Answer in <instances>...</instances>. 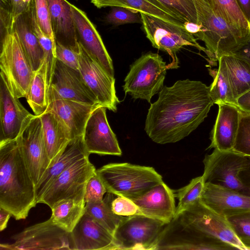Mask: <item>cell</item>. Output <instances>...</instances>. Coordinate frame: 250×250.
Instances as JSON below:
<instances>
[{
    "label": "cell",
    "instance_id": "cell-18",
    "mask_svg": "<svg viewBox=\"0 0 250 250\" xmlns=\"http://www.w3.org/2000/svg\"><path fill=\"white\" fill-rule=\"evenodd\" d=\"M31 114L11 93L3 76L0 80V143L18 138L25 120Z\"/></svg>",
    "mask_w": 250,
    "mask_h": 250
},
{
    "label": "cell",
    "instance_id": "cell-33",
    "mask_svg": "<svg viewBox=\"0 0 250 250\" xmlns=\"http://www.w3.org/2000/svg\"><path fill=\"white\" fill-rule=\"evenodd\" d=\"M107 193L101 201L86 203L84 212L91 216L113 236L116 229L126 217L114 213L110 204L113 194Z\"/></svg>",
    "mask_w": 250,
    "mask_h": 250
},
{
    "label": "cell",
    "instance_id": "cell-11",
    "mask_svg": "<svg viewBox=\"0 0 250 250\" xmlns=\"http://www.w3.org/2000/svg\"><path fill=\"white\" fill-rule=\"evenodd\" d=\"M167 224L142 214L126 217L113 234L117 250H155Z\"/></svg>",
    "mask_w": 250,
    "mask_h": 250
},
{
    "label": "cell",
    "instance_id": "cell-28",
    "mask_svg": "<svg viewBox=\"0 0 250 250\" xmlns=\"http://www.w3.org/2000/svg\"><path fill=\"white\" fill-rule=\"evenodd\" d=\"M91 2L98 8L108 6L124 7L177 25L184 26L185 22L159 0H91Z\"/></svg>",
    "mask_w": 250,
    "mask_h": 250
},
{
    "label": "cell",
    "instance_id": "cell-30",
    "mask_svg": "<svg viewBox=\"0 0 250 250\" xmlns=\"http://www.w3.org/2000/svg\"><path fill=\"white\" fill-rule=\"evenodd\" d=\"M218 61L217 69L208 68L209 73L213 78V82L209 86L210 96L214 104L223 103L236 105V99L223 56Z\"/></svg>",
    "mask_w": 250,
    "mask_h": 250
},
{
    "label": "cell",
    "instance_id": "cell-12",
    "mask_svg": "<svg viewBox=\"0 0 250 250\" xmlns=\"http://www.w3.org/2000/svg\"><path fill=\"white\" fill-rule=\"evenodd\" d=\"M96 170L88 157L78 161L58 177L39 203L47 205L51 209L63 200L84 201L86 183Z\"/></svg>",
    "mask_w": 250,
    "mask_h": 250
},
{
    "label": "cell",
    "instance_id": "cell-50",
    "mask_svg": "<svg viewBox=\"0 0 250 250\" xmlns=\"http://www.w3.org/2000/svg\"><path fill=\"white\" fill-rule=\"evenodd\" d=\"M235 54L250 62V40Z\"/></svg>",
    "mask_w": 250,
    "mask_h": 250
},
{
    "label": "cell",
    "instance_id": "cell-35",
    "mask_svg": "<svg viewBox=\"0 0 250 250\" xmlns=\"http://www.w3.org/2000/svg\"><path fill=\"white\" fill-rule=\"evenodd\" d=\"M25 98L35 115L40 116L46 110L49 96L41 67L35 72Z\"/></svg>",
    "mask_w": 250,
    "mask_h": 250
},
{
    "label": "cell",
    "instance_id": "cell-24",
    "mask_svg": "<svg viewBox=\"0 0 250 250\" xmlns=\"http://www.w3.org/2000/svg\"><path fill=\"white\" fill-rule=\"evenodd\" d=\"M89 156L83 135L70 140L36 185L35 193L37 203H39L48 188L61 173L78 161L89 157Z\"/></svg>",
    "mask_w": 250,
    "mask_h": 250
},
{
    "label": "cell",
    "instance_id": "cell-19",
    "mask_svg": "<svg viewBox=\"0 0 250 250\" xmlns=\"http://www.w3.org/2000/svg\"><path fill=\"white\" fill-rule=\"evenodd\" d=\"M174 199L173 190L163 181L130 200L138 207L142 215L168 224L175 215Z\"/></svg>",
    "mask_w": 250,
    "mask_h": 250
},
{
    "label": "cell",
    "instance_id": "cell-23",
    "mask_svg": "<svg viewBox=\"0 0 250 250\" xmlns=\"http://www.w3.org/2000/svg\"><path fill=\"white\" fill-rule=\"evenodd\" d=\"M200 200L225 217L250 211V195L212 184H205Z\"/></svg>",
    "mask_w": 250,
    "mask_h": 250
},
{
    "label": "cell",
    "instance_id": "cell-44",
    "mask_svg": "<svg viewBox=\"0 0 250 250\" xmlns=\"http://www.w3.org/2000/svg\"><path fill=\"white\" fill-rule=\"evenodd\" d=\"M79 50H76L56 42L55 56L57 60L65 65L78 71L79 69Z\"/></svg>",
    "mask_w": 250,
    "mask_h": 250
},
{
    "label": "cell",
    "instance_id": "cell-10",
    "mask_svg": "<svg viewBox=\"0 0 250 250\" xmlns=\"http://www.w3.org/2000/svg\"><path fill=\"white\" fill-rule=\"evenodd\" d=\"M11 244H1L0 250H73L70 232L55 224L51 218L25 228L12 237Z\"/></svg>",
    "mask_w": 250,
    "mask_h": 250
},
{
    "label": "cell",
    "instance_id": "cell-16",
    "mask_svg": "<svg viewBox=\"0 0 250 250\" xmlns=\"http://www.w3.org/2000/svg\"><path fill=\"white\" fill-rule=\"evenodd\" d=\"M155 250H234L220 241L202 236L182 225L176 219L164 228Z\"/></svg>",
    "mask_w": 250,
    "mask_h": 250
},
{
    "label": "cell",
    "instance_id": "cell-52",
    "mask_svg": "<svg viewBox=\"0 0 250 250\" xmlns=\"http://www.w3.org/2000/svg\"><path fill=\"white\" fill-rule=\"evenodd\" d=\"M0 5L10 8V0H0Z\"/></svg>",
    "mask_w": 250,
    "mask_h": 250
},
{
    "label": "cell",
    "instance_id": "cell-42",
    "mask_svg": "<svg viewBox=\"0 0 250 250\" xmlns=\"http://www.w3.org/2000/svg\"><path fill=\"white\" fill-rule=\"evenodd\" d=\"M113 195V194L110 204L114 213L123 217L141 214L138 207L131 200L120 196L114 198Z\"/></svg>",
    "mask_w": 250,
    "mask_h": 250
},
{
    "label": "cell",
    "instance_id": "cell-48",
    "mask_svg": "<svg viewBox=\"0 0 250 250\" xmlns=\"http://www.w3.org/2000/svg\"><path fill=\"white\" fill-rule=\"evenodd\" d=\"M12 216L8 211L0 208V230H3L7 226L8 222Z\"/></svg>",
    "mask_w": 250,
    "mask_h": 250
},
{
    "label": "cell",
    "instance_id": "cell-22",
    "mask_svg": "<svg viewBox=\"0 0 250 250\" xmlns=\"http://www.w3.org/2000/svg\"><path fill=\"white\" fill-rule=\"evenodd\" d=\"M70 234L73 250H117L113 235L85 212Z\"/></svg>",
    "mask_w": 250,
    "mask_h": 250
},
{
    "label": "cell",
    "instance_id": "cell-1",
    "mask_svg": "<svg viewBox=\"0 0 250 250\" xmlns=\"http://www.w3.org/2000/svg\"><path fill=\"white\" fill-rule=\"evenodd\" d=\"M213 104L209 86L200 81L179 80L164 86L150 104L145 130L156 143H176L198 127Z\"/></svg>",
    "mask_w": 250,
    "mask_h": 250
},
{
    "label": "cell",
    "instance_id": "cell-49",
    "mask_svg": "<svg viewBox=\"0 0 250 250\" xmlns=\"http://www.w3.org/2000/svg\"><path fill=\"white\" fill-rule=\"evenodd\" d=\"M241 10L250 22V0H236Z\"/></svg>",
    "mask_w": 250,
    "mask_h": 250
},
{
    "label": "cell",
    "instance_id": "cell-14",
    "mask_svg": "<svg viewBox=\"0 0 250 250\" xmlns=\"http://www.w3.org/2000/svg\"><path fill=\"white\" fill-rule=\"evenodd\" d=\"M79 71L99 104L113 112L120 101L117 97L115 79L107 74L79 42Z\"/></svg>",
    "mask_w": 250,
    "mask_h": 250
},
{
    "label": "cell",
    "instance_id": "cell-6",
    "mask_svg": "<svg viewBox=\"0 0 250 250\" xmlns=\"http://www.w3.org/2000/svg\"><path fill=\"white\" fill-rule=\"evenodd\" d=\"M174 218L201 236L223 242L234 250H248L226 217L205 205L200 200Z\"/></svg>",
    "mask_w": 250,
    "mask_h": 250
},
{
    "label": "cell",
    "instance_id": "cell-40",
    "mask_svg": "<svg viewBox=\"0 0 250 250\" xmlns=\"http://www.w3.org/2000/svg\"><path fill=\"white\" fill-rule=\"evenodd\" d=\"M106 21L115 26L127 23H142L140 14L121 7H113L105 17Z\"/></svg>",
    "mask_w": 250,
    "mask_h": 250
},
{
    "label": "cell",
    "instance_id": "cell-17",
    "mask_svg": "<svg viewBox=\"0 0 250 250\" xmlns=\"http://www.w3.org/2000/svg\"><path fill=\"white\" fill-rule=\"evenodd\" d=\"M71 10L78 42L107 74L114 77L112 60L95 26L83 11L72 4Z\"/></svg>",
    "mask_w": 250,
    "mask_h": 250
},
{
    "label": "cell",
    "instance_id": "cell-36",
    "mask_svg": "<svg viewBox=\"0 0 250 250\" xmlns=\"http://www.w3.org/2000/svg\"><path fill=\"white\" fill-rule=\"evenodd\" d=\"M204 186L205 183L202 175L192 179L187 186L173 190L175 197L179 200L175 217L200 200Z\"/></svg>",
    "mask_w": 250,
    "mask_h": 250
},
{
    "label": "cell",
    "instance_id": "cell-34",
    "mask_svg": "<svg viewBox=\"0 0 250 250\" xmlns=\"http://www.w3.org/2000/svg\"><path fill=\"white\" fill-rule=\"evenodd\" d=\"M227 23L242 38L250 40V22L236 0H212Z\"/></svg>",
    "mask_w": 250,
    "mask_h": 250
},
{
    "label": "cell",
    "instance_id": "cell-3",
    "mask_svg": "<svg viewBox=\"0 0 250 250\" xmlns=\"http://www.w3.org/2000/svg\"><path fill=\"white\" fill-rule=\"evenodd\" d=\"M193 0L197 23L202 28L195 37L205 43L212 65L222 56L235 54L248 42L227 23L212 0Z\"/></svg>",
    "mask_w": 250,
    "mask_h": 250
},
{
    "label": "cell",
    "instance_id": "cell-5",
    "mask_svg": "<svg viewBox=\"0 0 250 250\" xmlns=\"http://www.w3.org/2000/svg\"><path fill=\"white\" fill-rule=\"evenodd\" d=\"M169 69H172L171 65L167 64L157 53L149 52L142 55L130 65L125 79V95L150 103L164 87L167 70Z\"/></svg>",
    "mask_w": 250,
    "mask_h": 250
},
{
    "label": "cell",
    "instance_id": "cell-37",
    "mask_svg": "<svg viewBox=\"0 0 250 250\" xmlns=\"http://www.w3.org/2000/svg\"><path fill=\"white\" fill-rule=\"evenodd\" d=\"M239 239L250 250V211L226 216Z\"/></svg>",
    "mask_w": 250,
    "mask_h": 250
},
{
    "label": "cell",
    "instance_id": "cell-47",
    "mask_svg": "<svg viewBox=\"0 0 250 250\" xmlns=\"http://www.w3.org/2000/svg\"><path fill=\"white\" fill-rule=\"evenodd\" d=\"M184 27L187 31L193 35L194 37L201 32L202 28L201 25L189 21L185 22Z\"/></svg>",
    "mask_w": 250,
    "mask_h": 250
},
{
    "label": "cell",
    "instance_id": "cell-2",
    "mask_svg": "<svg viewBox=\"0 0 250 250\" xmlns=\"http://www.w3.org/2000/svg\"><path fill=\"white\" fill-rule=\"evenodd\" d=\"M37 204L35 185L18 139L0 143V208L18 220Z\"/></svg>",
    "mask_w": 250,
    "mask_h": 250
},
{
    "label": "cell",
    "instance_id": "cell-31",
    "mask_svg": "<svg viewBox=\"0 0 250 250\" xmlns=\"http://www.w3.org/2000/svg\"><path fill=\"white\" fill-rule=\"evenodd\" d=\"M223 56L236 100L250 89V62L236 54Z\"/></svg>",
    "mask_w": 250,
    "mask_h": 250
},
{
    "label": "cell",
    "instance_id": "cell-29",
    "mask_svg": "<svg viewBox=\"0 0 250 250\" xmlns=\"http://www.w3.org/2000/svg\"><path fill=\"white\" fill-rule=\"evenodd\" d=\"M12 30L17 33L33 70L37 71L42 63L44 52L33 29L29 7L15 20Z\"/></svg>",
    "mask_w": 250,
    "mask_h": 250
},
{
    "label": "cell",
    "instance_id": "cell-27",
    "mask_svg": "<svg viewBox=\"0 0 250 250\" xmlns=\"http://www.w3.org/2000/svg\"><path fill=\"white\" fill-rule=\"evenodd\" d=\"M40 116L50 166L71 140V134L65 124L52 110L47 109Z\"/></svg>",
    "mask_w": 250,
    "mask_h": 250
},
{
    "label": "cell",
    "instance_id": "cell-38",
    "mask_svg": "<svg viewBox=\"0 0 250 250\" xmlns=\"http://www.w3.org/2000/svg\"><path fill=\"white\" fill-rule=\"evenodd\" d=\"M184 21L197 23L196 10L193 0H159Z\"/></svg>",
    "mask_w": 250,
    "mask_h": 250
},
{
    "label": "cell",
    "instance_id": "cell-45",
    "mask_svg": "<svg viewBox=\"0 0 250 250\" xmlns=\"http://www.w3.org/2000/svg\"><path fill=\"white\" fill-rule=\"evenodd\" d=\"M32 0H10L12 25L15 20L28 9Z\"/></svg>",
    "mask_w": 250,
    "mask_h": 250
},
{
    "label": "cell",
    "instance_id": "cell-26",
    "mask_svg": "<svg viewBox=\"0 0 250 250\" xmlns=\"http://www.w3.org/2000/svg\"><path fill=\"white\" fill-rule=\"evenodd\" d=\"M56 42L79 50L71 3L66 0H47Z\"/></svg>",
    "mask_w": 250,
    "mask_h": 250
},
{
    "label": "cell",
    "instance_id": "cell-39",
    "mask_svg": "<svg viewBox=\"0 0 250 250\" xmlns=\"http://www.w3.org/2000/svg\"><path fill=\"white\" fill-rule=\"evenodd\" d=\"M233 151L250 156V114L241 111Z\"/></svg>",
    "mask_w": 250,
    "mask_h": 250
},
{
    "label": "cell",
    "instance_id": "cell-8",
    "mask_svg": "<svg viewBox=\"0 0 250 250\" xmlns=\"http://www.w3.org/2000/svg\"><path fill=\"white\" fill-rule=\"evenodd\" d=\"M202 175L205 183L220 186L250 195V191L243 184L240 175L250 167V156L233 150L220 151L214 149L203 160Z\"/></svg>",
    "mask_w": 250,
    "mask_h": 250
},
{
    "label": "cell",
    "instance_id": "cell-13",
    "mask_svg": "<svg viewBox=\"0 0 250 250\" xmlns=\"http://www.w3.org/2000/svg\"><path fill=\"white\" fill-rule=\"evenodd\" d=\"M17 139L36 186L51 164L40 116L30 115L24 122Z\"/></svg>",
    "mask_w": 250,
    "mask_h": 250
},
{
    "label": "cell",
    "instance_id": "cell-32",
    "mask_svg": "<svg viewBox=\"0 0 250 250\" xmlns=\"http://www.w3.org/2000/svg\"><path fill=\"white\" fill-rule=\"evenodd\" d=\"M85 206L84 200L62 201L51 208V218L55 224L71 232L84 213Z\"/></svg>",
    "mask_w": 250,
    "mask_h": 250
},
{
    "label": "cell",
    "instance_id": "cell-7",
    "mask_svg": "<svg viewBox=\"0 0 250 250\" xmlns=\"http://www.w3.org/2000/svg\"><path fill=\"white\" fill-rule=\"evenodd\" d=\"M0 74L16 98L25 97L35 72L17 33H7L0 41Z\"/></svg>",
    "mask_w": 250,
    "mask_h": 250
},
{
    "label": "cell",
    "instance_id": "cell-41",
    "mask_svg": "<svg viewBox=\"0 0 250 250\" xmlns=\"http://www.w3.org/2000/svg\"><path fill=\"white\" fill-rule=\"evenodd\" d=\"M35 5L37 20L41 30L51 40L56 47L47 0H35Z\"/></svg>",
    "mask_w": 250,
    "mask_h": 250
},
{
    "label": "cell",
    "instance_id": "cell-9",
    "mask_svg": "<svg viewBox=\"0 0 250 250\" xmlns=\"http://www.w3.org/2000/svg\"><path fill=\"white\" fill-rule=\"evenodd\" d=\"M143 30L152 45L159 50L167 52L171 57L169 63L172 69L178 67L176 53L184 46H191L203 51L212 65L211 56L206 48L201 46L197 39L184 26L177 25L154 16L140 13Z\"/></svg>",
    "mask_w": 250,
    "mask_h": 250
},
{
    "label": "cell",
    "instance_id": "cell-4",
    "mask_svg": "<svg viewBox=\"0 0 250 250\" xmlns=\"http://www.w3.org/2000/svg\"><path fill=\"white\" fill-rule=\"evenodd\" d=\"M107 192L129 199L145 193L163 178L152 167L128 163H110L96 169Z\"/></svg>",
    "mask_w": 250,
    "mask_h": 250
},
{
    "label": "cell",
    "instance_id": "cell-21",
    "mask_svg": "<svg viewBox=\"0 0 250 250\" xmlns=\"http://www.w3.org/2000/svg\"><path fill=\"white\" fill-rule=\"evenodd\" d=\"M51 87L62 98L80 103L102 106L85 84L78 70L57 60Z\"/></svg>",
    "mask_w": 250,
    "mask_h": 250
},
{
    "label": "cell",
    "instance_id": "cell-20",
    "mask_svg": "<svg viewBox=\"0 0 250 250\" xmlns=\"http://www.w3.org/2000/svg\"><path fill=\"white\" fill-rule=\"evenodd\" d=\"M48 99L47 109L55 112L65 124L70 131L71 139L83 135L88 118L99 106L64 99L52 87Z\"/></svg>",
    "mask_w": 250,
    "mask_h": 250
},
{
    "label": "cell",
    "instance_id": "cell-46",
    "mask_svg": "<svg viewBox=\"0 0 250 250\" xmlns=\"http://www.w3.org/2000/svg\"><path fill=\"white\" fill-rule=\"evenodd\" d=\"M236 105L241 111L250 114V89L237 98Z\"/></svg>",
    "mask_w": 250,
    "mask_h": 250
},
{
    "label": "cell",
    "instance_id": "cell-25",
    "mask_svg": "<svg viewBox=\"0 0 250 250\" xmlns=\"http://www.w3.org/2000/svg\"><path fill=\"white\" fill-rule=\"evenodd\" d=\"M211 132V143L208 148L220 151L232 150L239 125L241 111L235 105L220 103Z\"/></svg>",
    "mask_w": 250,
    "mask_h": 250
},
{
    "label": "cell",
    "instance_id": "cell-51",
    "mask_svg": "<svg viewBox=\"0 0 250 250\" xmlns=\"http://www.w3.org/2000/svg\"><path fill=\"white\" fill-rule=\"evenodd\" d=\"M240 177L243 184L250 191V167L247 170L243 171Z\"/></svg>",
    "mask_w": 250,
    "mask_h": 250
},
{
    "label": "cell",
    "instance_id": "cell-43",
    "mask_svg": "<svg viewBox=\"0 0 250 250\" xmlns=\"http://www.w3.org/2000/svg\"><path fill=\"white\" fill-rule=\"evenodd\" d=\"M106 192V189L96 170L86 183L84 201L86 203L88 202L101 201Z\"/></svg>",
    "mask_w": 250,
    "mask_h": 250
},
{
    "label": "cell",
    "instance_id": "cell-15",
    "mask_svg": "<svg viewBox=\"0 0 250 250\" xmlns=\"http://www.w3.org/2000/svg\"><path fill=\"white\" fill-rule=\"evenodd\" d=\"M103 106L96 107L91 113L85 125L83 135L86 150L90 155L121 156L122 150L116 135L108 122Z\"/></svg>",
    "mask_w": 250,
    "mask_h": 250
}]
</instances>
